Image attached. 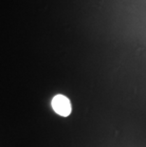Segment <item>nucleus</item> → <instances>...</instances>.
I'll return each instance as SVG.
<instances>
[{
	"mask_svg": "<svg viewBox=\"0 0 146 147\" xmlns=\"http://www.w3.org/2000/svg\"><path fill=\"white\" fill-rule=\"evenodd\" d=\"M51 106L55 111V113L62 116V117L69 116L71 113V110H72L69 99L62 94H58L52 99Z\"/></svg>",
	"mask_w": 146,
	"mask_h": 147,
	"instance_id": "1",
	"label": "nucleus"
}]
</instances>
